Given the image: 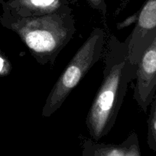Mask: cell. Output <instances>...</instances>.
I'll list each match as a JSON object with an SVG mask.
<instances>
[{"mask_svg":"<svg viewBox=\"0 0 156 156\" xmlns=\"http://www.w3.org/2000/svg\"><path fill=\"white\" fill-rule=\"evenodd\" d=\"M138 17H139V12L133 14L132 15L129 16L128 18H125L123 21H122V22L119 23V24H117V28L119 29V30H120V29H123L125 28V27H128V26L134 24V23L136 24V23L137 22Z\"/></svg>","mask_w":156,"mask_h":156,"instance_id":"10","label":"cell"},{"mask_svg":"<svg viewBox=\"0 0 156 156\" xmlns=\"http://www.w3.org/2000/svg\"><path fill=\"white\" fill-rule=\"evenodd\" d=\"M105 39L106 33L102 28L95 27L90 32L50 90L41 111L42 117L53 115L90 69L99 60L104 50Z\"/></svg>","mask_w":156,"mask_h":156,"instance_id":"3","label":"cell"},{"mask_svg":"<svg viewBox=\"0 0 156 156\" xmlns=\"http://www.w3.org/2000/svg\"><path fill=\"white\" fill-rule=\"evenodd\" d=\"M87 2L92 9L99 11L103 16H105L107 12L105 0H87Z\"/></svg>","mask_w":156,"mask_h":156,"instance_id":"9","label":"cell"},{"mask_svg":"<svg viewBox=\"0 0 156 156\" xmlns=\"http://www.w3.org/2000/svg\"><path fill=\"white\" fill-rule=\"evenodd\" d=\"M138 66L128 58V42L110 35L104 57L103 77L86 118L90 136L98 141L110 132L116 121L130 82L136 79Z\"/></svg>","mask_w":156,"mask_h":156,"instance_id":"1","label":"cell"},{"mask_svg":"<svg viewBox=\"0 0 156 156\" xmlns=\"http://www.w3.org/2000/svg\"><path fill=\"white\" fill-rule=\"evenodd\" d=\"M156 36V0H146L139 11V17L132 31L126 38L130 62L138 66L147 47Z\"/></svg>","mask_w":156,"mask_h":156,"instance_id":"4","label":"cell"},{"mask_svg":"<svg viewBox=\"0 0 156 156\" xmlns=\"http://www.w3.org/2000/svg\"><path fill=\"white\" fill-rule=\"evenodd\" d=\"M122 144L125 147V156H140L139 140L136 133H132Z\"/></svg>","mask_w":156,"mask_h":156,"instance_id":"8","label":"cell"},{"mask_svg":"<svg viewBox=\"0 0 156 156\" xmlns=\"http://www.w3.org/2000/svg\"><path fill=\"white\" fill-rule=\"evenodd\" d=\"M130 1H132V0H123V1L122 2V3L120 4V5H119V7L118 8L117 10H116V15H118L119 13H120L121 11H122V9H123L127 5V4H128Z\"/></svg>","mask_w":156,"mask_h":156,"instance_id":"12","label":"cell"},{"mask_svg":"<svg viewBox=\"0 0 156 156\" xmlns=\"http://www.w3.org/2000/svg\"><path fill=\"white\" fill-rule=\"evenodd\" d=\"M14 15L33 17L68 10L67 0H12Z\"/></svg>","mask_w":156,"mask_h":156,"instance_id":"6","label":"cell"},{"mask_svg":"<svg viewBox=\"0 0 156 156\" xmlns=\"http://www.w3.org/2000/svg\"><path fill=\"white\" fill-rule=\"evenodd\" d=\"M10 64L7 60L0 56V75H6L10 71Z\"/></svg>","mask_w":156,"mask_h":156,"instance_id":"11","label":"cell"},{"mask_svg":"<svg viewBox=\"0 0 156 156\" xmlns=\"http://www.w3.org/2000/svg\"><path fill=\"white\" fill-rule=\"evenodd\" d=\"M151 111L148 118L147 143L152 151H156V96L151 103Z\"/></svg>","mask_w":156,"mask_h":156,"instance_id":"7","label":"cell"},{"mask_svg":"<svg viewBox=\"0 0 156 156\" xmlns=\"http://www.w3.org/2000/svg\"><path fill=\"white\" fill-rule=\"evenodd\" d=\"M136 80L133 98L147 113L156 92V36L139 59Z\"/></svg>","mask_w":156,"mask_h":156,"instance_id":"5","label":"cell"},{"mask_svg":"<svg viewBox=\"0 0 156 156\" xmlns=\"http://www.w3.org/2000/svg\"><path fill=\"white\" fill-rule=\"evenodd\" d=\"M10 27L41 66H53L76 32L72 9L33 17L13 15Z\"/></svg>","mask_w":156,"mask_h":156,"instance_id":"2","label":"cell"}]
</instances>
